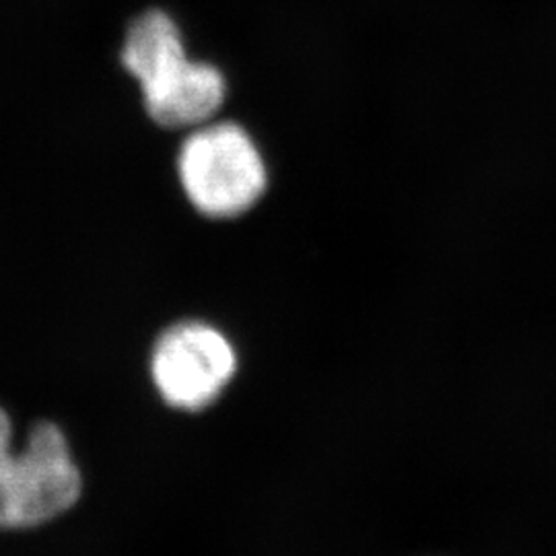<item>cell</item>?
Listing matches in <instances>:
<instances>
[{
	"label": "cell",
	"mask_w": 556,
	"mask_h": 556,
	"mask_svg": "<svg viewBox=\"0 0 556 556\" xmlns=\"http://www.w3.org/2000/svg\"><path fill=\"white\" fill-rule=\"evenodd\" d=\"M122 62L139 80L149 116L165 128L202 126L225 101L219 68L188 59L178 25L163 11H149L130 25Z\"/></svg>",
	"instance_id": "cell-1"
},
{
	"label": "cell",
	"mask_w": 556,
	"mask_h": 556,
	"mask_svg": "<svg viewBox=\"0 0 556 556\" xmlns=\"http://www.w3.org/2000/svg\"><path fill=\"white\" fill-rule=\"evenodd\" d=\"M83 491L79 464L59 425L40 420L23 445L0 408V530H29L66 514Z\"/></svg>",
	"instance_id": "cell-2"
},
{
	"label": "cell",
	"mask_w": 556,
	"mask_h": 556,
	"mask_svg": "<svg viewBox=\"0 0 556 556\" xmlns=\"http://www.w3.org/2000/svg\"><path fill=\"white\" fill-rule=\"evenodd\" d=\"M178 169L186 197L215 219L245 213L266 190L258 147L233 122L197 126L179 149Z\"/></svg>",
	"instance_id": "cell-3"
},
{
	"label": "cell",
	"mask_w": 556,
	"mask_h": 556,
	"mask_svg": "<svg viewBox=\"0 0 556 556\" xmlns=\"http://www.w3.org/2000/svg\"><path fill=\"white\" fill-rule=\"evenodd\" d=\"M238 371V353L219 328L186 319L169 326L151 353V379L165 404L199 413L219 400Z\"/></svg>",
	"instance_id": "cell-4"
}]
</instances>
